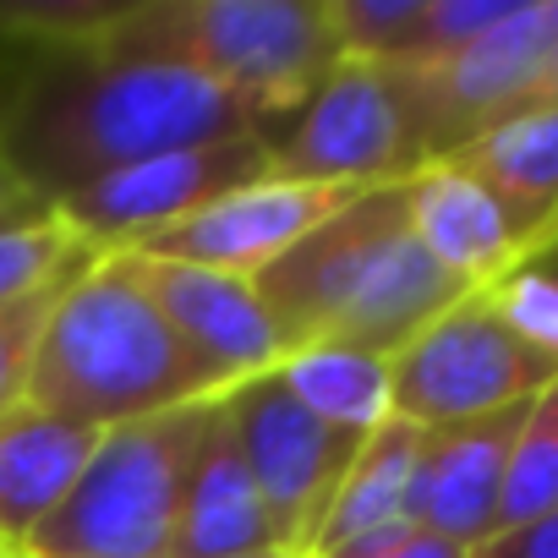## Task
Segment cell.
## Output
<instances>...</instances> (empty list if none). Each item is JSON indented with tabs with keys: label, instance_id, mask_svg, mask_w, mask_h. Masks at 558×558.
<instances>
[{
	"label": "cell",
	"instance_id": "6da1fadb",
	"mask_svg": "<svg viewBox=\"0 0 558 558\" xmlns=\"http://www.w3.org/2000/svg\"><path fill=\"white\" fill-rule=\"evenodd\" d=\"M230 137H268V126L175 61L110 39L0 45V159L50 208L154 154Z\"/></svg>",
	"mask_w": 558,
	"mask_h": 558
},
{
	"label": "cell",
	"instance_id": "7a4b0ae2",
	"mask_svg": "<svg viewBox=\"0 0 558 558\" xmlns=\"http://www.w3.org/2000/svg\"><path fill=\"white\" fill-rule=\"evenodd\" d=\"M286 356L307 345H351L367 356L405 351L433 318L471 296V286L427 257L405 219V186H373L335 219L302 235L286 257L252 274Z\"/></svg>",
	"mask_w": 558,
	"mask_h": 558
},
{
	"label": "cell",
	"instance_id": "3957f363",
	"mask_svg": "<svg viewBox=\"0 0 558 558\" xmlns=\"http://www.w3.org/2000/svg\"><path fill=\"white\" fill-rule=\"evenodd\" d=\"M225 389L235 384L175 335L132 274L126 252H105L56 296L28 373V405L94 433L219 400Z\"/></svg>",
	"mask_w": 558,
	"mask_h": 558
},
{
	"label": "cell",
	"instance_id": "277c9868",
	"mask_svg": "<svg viewBox=\"0 0 558 558\" xmlns=\"http://www.w3.org/2000/svg\"><path fill=\"white\" fill-rule=\"evenodd\" d=\"M105 39L219 83L268 132L340 61L329 0H132Z\"/></svg>",
	"mask_w": 558,
	"mask_h": 558
},
{
	"label": "cell",
	"instance_id": "5b68a950",
	"mask_svg": "<svg viewBox=\"0 0 558 558\" xmlns=\"http://www.w3.org/2000/svg\"><path fill=\"white\" fill-rule=\"evenodd\" d=\"M214 400L110 427L66 504L17 558H175L192 454Z\"/></svg>",
	"mask_w": 558,
	"mask_h": 558
},
{
	"label": "cell",
	"instance_id": "8992f818",
	"mask_svg": "<svg viewBox=\"0 0 558 558\" xmlns=\"http://www.w3.org/2000/svg\"><path fill=\"white\" fill-rule=\"evenodd\" d=\"M558 384V362L531 351L498 307L471 291L389 356V405L411 427H454L525 405Z\"/></svg>",
	"mask_w": 558,
	"mask_h": 558
},
{
	"label": "cell",
	"instance_id": "52a82bcc",
	"mask_svg": "<svg viewBox=\"0 0 558 558\" xmlns=\"http://www.w3.org/2000/svg\"><path fill=\"white\" fill-rule=\"evenodd\" d=\"M558 45V0H514L509 17L433 66H395L416 165H444L504 116L536 105L542 66Z\"/></svg>",
	"mask_w": 558,
	"mask_h": 558
},
{
	"label": "cell",
	"instance_id": "ba28073f",
	"mask_svg": "<svg viewBox=\"0 0 558 558\" xmlns=\"http://www.w3.org/2000/svg\"><path fill=\"white\" fill-rule=\"evenodd\" d=\"M274 175L286 181H318V186H395L411 181L416 148L405 121V94L395 66L340 56L324 83L268 132Z\"/></svg>",
	"mask_w": 558,
	"mask_h": 558
},
{
	"label": "cell",
	"instance_id": "9c48e42d",
	"mask_svg": "<svg viewBox=\"0 0 558 558\" xmlns=\"http://www.w3.org/2000/svg\"><path fill=\"white\" fill-rule=\"evenodd\" d=\"M225 422L241 444V460L263 493L268 525H274V547L279 553H313V536L362 449V438L324 427L296 395L291 384L274 373L241 378L235 389H225Z\"/></svg>",
	"mask_w": 558,
	"mask_h": 558
},
{
	"label": "cell",
	"instance_id": "30bf717a",
	"mask_svg": "<svg viewBox=\"0 0 558 558\" xmlns=\"http://www.w3.org/2000/svg\"><path fill=\"white\" fill-rule=\"evenodd\" d=\"M274 175L268 137H230V143H197V148H170L143 165H126L66 203L56 214L94 246V252H132L148 235L203 214L208 203Z\"/></svg>",
	"mask_w": 558,
	"mask_h": 558
},
{
	"label": "cell",
	"instance_id": "8fae6325",
	"mask_svg": "<svg viewBox=\"0 0 558 558\" xmlns=\"http://www.w3.org/2000/svg\"><path fill=\"white\" fill-rule=\"evenodd\" d=\"M356 186H318V181H286V175H263L203 214L148 235L132 246L137 257L159 263H192V268H219V274H263L274 257H286L302 235H313L324 219H335Z\"/></svg>",
	"mask_w": 558,
	"mask_h": 558
},
{
	"label": "cell",
	"instance_id": "7c38bea8",
	"mask_svg": "<svg viewBox=\"0 0 558 558\" xmlns=\"http://www.w3.org/2000/svg\"><path fill=\"white\" fill-rule=\"evenodd\" d=\"M525 405L454 422V427H422L416 465H411V525L476 553L498 531V498H504V471L509 449L525 427Z\"/></svg>",
	"mask_w": 558,
	"mask_h": 558
},
{
	"label": "cell",
	"instance_id": "4fadbf2b",
	"mask_svg": "<svg viewBox=\"0 0 558 558\" xmlns=\"http://www.w3.org/2000/svg\"><path fill=\"white\" fill-rule=\"evenodd\" d=\"M132 274L154 307L175 324V335L230 384L274 373L286 362V335H279L263 291L246 274H219V268H192V263H159L126 252Z\"/></svg>",
	"mask_w": 558,
	"mask_h": 558
},
{
	"label": "cell",
	"instance_id": "5bb4252c",
	"mask_svg": "<svg viewBox=\"0 0 558 558\" xmlns=\"http://www.w3.org/2000/svg\"><path fill=\"white\" fill-rule=\"evenodd\" d=\"M400 186H405V219H411L416 241L427 246V257L438 268H449L460 279V286L487 291L498 274H509L525 257V241H520L514 219L465 170L427 165Z\"/></svg>",
	"mask_w": 558,
	"mask_h": 558
},
{
	"label": "cell",
	"instance_id": "9a60e30c",
	"mask_svg": "<svg viewBox=\"0 0 558 558\" xmlns=\"http://www.w3.org/2000/svg\"><path fill=\"white\" fill-rule=\"evenodd\" d=\"M99 438L105 433L50 416L28 400L0 422V553L28 547V536L66 504Z\"/></svg>",
	"mask_w": 558,
	"mask_h": 558
},
{
	"label": "cell",
	"instance_id": "2e32d148",
	"mask_svg": "<svg viewBox=\"0 0 558 558\" xmlns=\"http://www.w3.org/2000/svg\"><path fill=\"white\" fill-rule=\"evenodd\" d=\"M274 547V525L263 509V493L241 460V444L225 422V395L214 400L192 476H186V504H181V531H175V558H241Z\"/></svg>",
	"mask_w": 558,
	"mask_h": 558
},
{
	"label": "cell",
	"instance_id": "e0dca14e",
	"mask_svg": "<svg viewBox=\"0 0 558 558\" xmlns=\"http://www.w3.org/2000/svg\"><path fill=\"white\" fill-rule=\"evenodd\" d=\"M444 165L482 181L498 197V208L514 219V230L531 252L558 219V105L536 99V105L504 116L498 126H487L476 143H465Z\"/></svg>",
	"mask_w": 558,
	"mask_h": 558
},
{
	"label": "cell",
	"instance_id": "ac0fdd59",
	"mask_svg": "<svg viewBox=\"0 0 558 558\" xmlns=\"http://www.w3.org/2000/svg\"><path fill=\"white\" fill-rule=\"evenodd\" d=\"M416 444H422V427L389 416L373 438H362L318 536H313V553L307 558H324L367 531H384V525H400L411 520L405 504H411V465H416Z\"/></svg>",
	"mask_w": 558,
	"mask_h": 558
},
{
	"label": "cell",
	"instance_id": "d6986e66",
	"mask_svg": "<svg viewBox=\"0 0 558 558\" xmlns=\"http://www.w3.org/2000/svg\"><path fill=\"white\" fill-rule=\"evenodd\" d=\"M279 378L291 395L335 433L373 438L395 405H389V356H367L351 345H307L279 362Z\"/></svg>",
	"mask_w": 558,
	"mask_h": 558
},
{
	"label": "cell",
	"instance_id": "ffe728a7",
	"mask_svg": "<svg viewBox=\"0 0 558 558\" xmlns=\"http://www.w3.org/2000/svg\"><path fill=\"white\" fill-rule=\"evenodd\" d=\"M105 252H94L56 208L23 225H0V307L34 302L45 291H66Z\"/></svg>",
	"mask_w": 558,
	"mask_h": 558
},
{
	"label": "cell",
	"instance_id": "44dd1931",
	"mask_svg": "<svg viewBox=\"0 0 558 558\" xmlns=\"http://www.w3.org/2000/svg\"><path fill=\"white\" fill-rule=\"evenodd\" d=\"M553 509H558V384L531 400L525 427H520V438L509 449L504 498H498V531L531 525V520H542Z\"/></svg>",
	"mask_w": 558,
	"mask_h": 558
},
{
	"label": "cell",
	"instance_id": "7402d4cb",
	"mask_svg": "<svg viewBox=\"0 0 558 558\" xmlns=\"http://www.w3.org/2000/svg\"><path fill=\"white\" fill-rule=\"evenodd\" d=\"M132 0H0V45H99Z\"/></svg>",
	"mask_w": 558,
	"mask_h": 558
},
{
	"label": "cell",
	"instance_id": "603a6c76",
	"mask_svg": "<svg viewBox=\"0 0 558 558\" xmlns=\"http://www.w3.org/2000/svg\"><path fill=\"white\" fill-rule=\"evenodd\" d=\"M509 7H514V0H422L416 23L405 28V39L395 45V56L384 66H433V61H449L454 50H465L487 28H498L509 17Z\"/></svg>",
	"mask_w": 558,
	"mask_h": 558
},
{
	"label": "cell",
	"instance_id": "cb8c5ba5",
	"mask_svg": "<svg viewBox=\"0 0 558 558\" xmlns=\"http://www.w3.org/2000/svg\"><path fill=\"white\" fill-rule=\"evenodd\" d=\"M482 296L498 307V318H504L531 351H542L547 362H558V279L536 274L531 263H514L509 274L493 279Z\"/></svg>",
	"mask_w": 558,
	"mask_h": 558
},
{
	"label": "cell",
	"instance_id": "d4e9b609",
	"mask_svg": "<svg viewBox=\"0 0 558 558\" xmlns=\"http://www.w3.org/2000/svg\"><path fill=\"white\" fill-rule=\"evenodd\" d=\"M56 296L61 291H45L34 302H17V307H0V422L28 400L34 351H39V335H45V318H50Z\"/></svg>",
	"mask_w": 558,
	"mask_h": 558
},
{
	"label": "cell",
	"instance_id": "484cf974",
	"mask_svg": "<svg viewBox=\"0 0 558 558\" xmlns=\"http://www.w3.org/2000/svg\"><path fill=\"white\" fill-rule=\"evenodd\" d=\"M324 558H471V553L433 536V531H422V525H411V520H400V525L367 531V536H356V542H345Z\"/></svg>",
	"mask_w": 558,
	"mask_h": 558
},
{
	"label": "cell",
	"instance_id": "4316f807",
	"mask_svg": "<svg viewBox=\"0 0 558 558\" xmlns=\"http://www.w3.org/2000/svg\"><path fill=\"white\" fill-rule=\"evenodd\" d=\"M471 558H558V509L531 520V525H514V531H498L487 536Z\"/></svg>",
	"mask_w": 558,
	"mask_h": 558
},
{
	"label": "cell",
	"instance_id": "83f0119b",
	"mask_svg": "<svg viewBox=\"0 0 558 558\" xmlns=\"http://www.w3.org/2000/svg\"><path fill=\"white\" fill-rule=\"evenodd\" d=\"M39 214H50V203H39V197L7 170V159H0V225H23V219H39Z\"/></svg>",
	"mask_w": 558,
	"mask_h": 558
},
{
	"label": "cell",
	"instance_id": "f1b7e54d",
	"mask_svg": "<svg viewBox=\"0 0 558 558\" xmlns=\"http://www.w3.org/2000/svg\"><path fill=\"white\" fill-rule=\"evenodd\" d=\"M520 263H531L536 274H547V279H558V235H547L542 246H531V252H525Z\"/></svg>",
	"mask_w": 558,
	"mask_h": 558
},
{
	"label": "cell",
	"instance_id": "f546056e",
	"mask_svg": "<svg viewBox=\"0 0 558 558\" xmlns=\"http://www.w3.org/2000/svg\"><path fill=\"white\" fill-rule=\"evenodd\" d=\"M536 99H542V105H558V45H553V56H547V66H542Z\"/></svg>",
	"mask_w": 558,
	"mask_h": 558
},
{
	"label": "cell",
	"instance_id": "4dcf8cb0",
	"mask_svg": "<svg viewBox=\"0 0 558 558\" xmlns=\"http://www.w3.org/2000/svg\"><path fill=\"white\" fill-rule=\"evenodd\" d=\"M241 558H296V553H279V547H263V553H241Z\"/></svg>",
	"mask_w": 558,
	"mask_h": 558
},
{
	"label": "cell",
	"instance_id": "1f68e13d",
	"mask_svg": "<svg viewBox=\"0 0 558 558\" xmlns=\"http://www.w3.org/2000/svg\"><path fill=\"white\" fill-rule=\"evenodd\" d=\"M547 235H558V219H553V230H547ZM547 235H542V241H547ZM542 241H536V246H542Z\"/></svg>",
	"mask_w": 558,
	"mask_h": 558
},
{
	"label": "cell",
	"instance_id": "d6a6232c",
	"mask_svg": "<svg viewBox=\"0 0 558 558\" xmlns=\"http://www.w3.org/2000/svg\"><path fill=\"white\" fill-rule=\"evenodd\" d=\"M7 558H17V553H7Z\"/></svg>",
	"mask_w": 558,
	"mask_h": 558
},
{
	"label": "cell",
	"instance_id": "836d02e7",
	"mask_svg": "<svg viewBox=\"0 0 558 558\" xmlns=\"http://www.w3.org/2000/svg\"><path fill=\"white\" fill-rule=\"evenodd\" d=\"M0 558H7V553H0Z\"/></svg>",
	"mask_w": 558,
	"mask_h": 558
}]
</instances>
